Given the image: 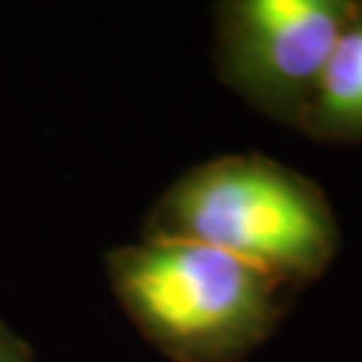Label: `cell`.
I'll return each instance as SVG.
<instances>
[{
	"instance_id": "5b68a950",
	"label": "cell",
	"mask_w": 362,
	"mask_h": 362,
	"mask_svg": "<svg viewBox=\"0 0 362 362\" xmlns=\"http://www.w3.org/2000/svg\"><path fill=\"white\" fill-rule=\"evenodd\" d=\"M0 362H35L30 344L22 336H16L3 320H0Z\"/></svg>"
},
{
	"instance_id": "277c9868",
	"label": "cell",
	"mask_w": 362,
	"mask_h": 362,
	"mask_svg": "<svg viewBox=\"0 0 362 362\" xmlns=\"http://www.w3.org/2000/svg\"><path fill=\"white\" fill-rule=\"evenodd\" d=\"M296 129L322 145H362V0L351 3Z\"/></svg>"
},
{
	"instance_id": "6da1fadb",
	"label": "cell",
	"mask_w": 362,
	"mask_h": 362,
	"mask_svg": "<svg viewBox=\"0 0 362 362\" xmlns=\"http://www.w3.org/2000/svg\"><path fill=\"white\" fill-rule=\"evenodd\" d=\"M143 236L215 247L293 290L325 276L341 247L322 188L263 153L218 156L182 172L148 212Z\"/></svg>"
},
{
	"instance_id": "7a4b0ae2",
	"label": "cell",
	"mask_w": 362,
	"mask_h": 362,
	"mask_svg": "<svg viewBox=\"0 0 362 362\" xmlns=\"http://www.w3.org/2000/svg\"><path fill=\"white\" fill-rule=\"evenodd\" d=\"M140 336L172 362H242L269 341L298 290L215 247L148 239L105 258Z\"/></svg>"
},
{
	"instance_id": "3957f363",
	"label": "cell",
	"mask_w": 362,
	"mask_h": 362,
	"mask_svg": "<svg viewBox=\"0 0 362 362\" xmlns=\"http://www.w3.org/2000/svg\"><path fill=\"white\" fill-rule=\"evenodd\" d=\"M354 0H226L215 6V70L252 110L298 127Z\"/></svg>"
}]
</instances>
